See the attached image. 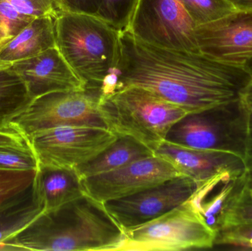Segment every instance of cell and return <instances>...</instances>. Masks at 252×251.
I'll use <instances>...</instances> for the list:
<instances>
[{
    "mask_svg": "<svg viewBox=\"0 0 252 251\" xmlns=\"http://www.w3.org/2000/svg\"><path fill=\"white\" fill-rule=\"evenodd\" d=\"M236 10L252 11V0H226Z\"/></svg>",
    "mask_w": 252,
    "mask_h": 251,
    "instance_id": "obj_32",
    "label": "cell"
},
{
    "mask_svg": "<svg viewBox=\"0 0 252 251\" xmlns=\"http://www.w3.org/2000/svg\"><path fill=\"white\" fill-rule=\"evenodd\" d=\"M247 185V171H224L199 184L190 200L209 226L218 234L228 209Z\"/></svg>",
    "mask_w": 252,
    "mask_h": 251,
    "instance_id": "obj_15",
    "label": "cell"
},
{
    "mask_svg": "<svg viewBox=\"0 0 252 251\" xmlns=\"http://www.w3.org/2000/svg\"><path fill=\"white\" fill-rule=\"evenodd\" d=\"M195 28L181 0H139L126 31L150 45L199 53Z\"/></svg>",
    "mask_w": 252,
    "mask_h": 251,
    "instance_id": "obj_9",
    "label": "cell"
},
{
    "mask_svg": "<svg viewBox=\"0 0 252 251\" xmlns=\"http://www.w3.org/2000/svg\"><path fill=\"white\" fill-rule=\"evenodd\" d=\"M154 153L198 184L224 171H247L243 158L226 152L188 148L164 141Z\"/></svg>",
    "mask_w": 252,
    "mask_h": 251,
    "instance_id": "obj_14",
    "label": "cell"
},
{
    "mask_svg": "<svg viewBox=\"0 0 252 251\" xmlns=\"http://www.w3.org/2000/svg\"><path fill=\"white\" fill-rule=\"evenodd\" d=\"M139 0H101L95 16L118 32L126 31Z\"/></svg>",
    "mask_w": 252,
    "mask_h": 251,
    "instance_id": "obj_23",
    "label": "cell"
},
{
    "mask_svg": "<svg viewBox=\"0 0 252 251\" xmlns=\"http://www.w3.org/2000/svg\"><path fill=\"white\" fill-rule=\"evenodd\" d=\"M13 63H1L0 62V70L1 69H7V68L10 67L12 66Z\"/></svg>",
    "mask_w": 252,
    "mask_h": 251,
    "instance_id": "obj_35",
    "label": "cell"
},
{
    "mask_svg": "<svg viewBox=\"0 0 252 251\" xmlns=\"http://www.w3.org/2000/svg\"><path fill=\"white\" fill-rule=\"evenodd\" d=\"M241 224H252V195L248 185L238 195L228 209L220 231Z\"/></svg>",
    "mask_w": 252,
    "mask_h": 251,
    "instance_id": "obj_25",
    "label": "cell"
},
{
    "mask_svg": "<svg viewBox=\"0 0 252 251\" xmlns=\"http://www.w3.org/2000/svg\"><path fill=\"white\" fill-rule=\"evenodd\" d=\"M248 187H252V115L250 113L249 122V141L247 156L245 158Z\"/></svg>",
    "mask_w": 252,
    "mask_h": 251,
    "instance_id": "obj_31",
    "label": "cell"
},
{
    "mask_svg": "<svg viewBox=\"0 0 252 251\" xmlns=\"http://www.w3.org/2000/svg\"><path fill=\"white\" fill-rule=\"evenodd\" d=\"M252 80L242 66L220 63L201 53L150 45L124 31L119 62L106 88L110 93L142 87L193 113L240 100Z\"/></svg>",
    "mask_w": 252,
    "mask_h": 251,
    "instance_id": "obj_1",
    "label": "cell"
},
{
    "mask_svg": "<svg viewBox=\"0 0 252 251\" xmlns=\"http://www.w3.org/2000/svg\"><path fill=\"white\" fill-rule=\"evenodd\" d=\"M44 212L32 187L25 194L0 207V251H14L6 244Z\"/></svg>",
    "mask_w": 252,
    "mask_h": 251,
    "instance_id": "obj_19",
    "label": "cell"
},
{
    "mask_svg": "<svg viewBox=\"0 0 252 251\" xmlns=\"http://www.w3.org/2000/svg\"><path fill=\"white\" fill-rule=\"evenodd\" d=\"M180 175L170 162L154 155L110 172L82 178L81 181L85 194L105 203L136 194Z\"/></svg>",
    "mask_w": 252,
    "mask_h": 251,
    "instance_id": "obj_11",
    "label": "cell"
},
{
    "mask_svg": "<svg viewBox=\"0 0 252 251\" xmlns=\"http://www.w3.org/2000/svg\"><path fill=\"white\" fill-rule=\"evenodd\" d=\"M244 69L252 75V57L250 60H249L246 63V64L244 65Z\"/></svg>",
    "mask_w": 252,
    "mask_h": 251,
    "instance_id": "obj_34",
    "label": "cell"
},
{
    "mask_svg": "<svg viewBox=\"0 0 252 251\" xmlns=\"http://www.w3.org/2000/svg\"><path fill=\"white\" fill-rule=\"evenodd\" d=\"M118 137L107 128L62 126L35 133L28 142L38 167L75 169L98 156Z\"/></svg>",
    "mask_w": 252,
    "mask_h": 251,
    "instance_id": "obj_8",
    "label": "cell"
},
{
    "mask_svg": "<svg viewBox=\"0 0 252 251\" xmlns=\"http://www.w3.org/2000/svg\"><path fill=\"white\" fill-rule=\"evenodd\" d=\"M37 170H0V207L28 192L32 187Z\"/></svg>",
    "mask_w": 252,
    "mask_h": 251,
    "instance_id": "obj_21",
    "label": "cell"
},
{
    "mask_svg": "<svg viewBox=\"0 0 252 251\" xmlns=\"http://www.w3.org/2000/svg\"><path fill=\"white\" fill-rule=\"evenodd\" d=\"M76 169L38 167L32 184L44 212H50L85 194Z\"/></svg>",
    "mask_w": 252,
    "mask_h": 251,
    "instance_id": "obj_16",
    "label": "cell"
},
{
    "mask_svg": "<svg viewBox=\"0 0 252 251\" xmlns=\"http://www.w3.org/2000/svg\"><path fill=\"white\" fill-rule=\"evenodd\" d=\"M103 88L58 91L32 100L12 125L27 139L35 133L62 126L106 128L99 111ZM108 129V128H107Z\"/></svg>",
    "mask_w": 252,
    "mask_h": 251,
    "instance_id": "obj_7",
    "label": "cell"
},
{
    "mask_svg": "<svg viewBox=\"0 0 252 251\" xmlns=\"http://www.w3.org/2000/svg\"><path fill=\"white\" fill-rule=\"evenodd\" d=\"M62 13L95 16L101 0H56Z\"/></svg>",
    "mask_w": 252,
    "mask_h": 251,
    "instance_id": "obj_29",
    "label": "cell"
},
{
    "mask_svg": "<svg viewBox=\"0 0 252 251\" xmlns=\"http://www.w3.org/2000/svg\"><path fill=\"white\" fill-rule=\"evenodd\" d=\"M195 27L220 19L235 8L226 0H181Z\"/></svg>",
    "mask_w": 252,
    "mask_h": 251,
    "instance_id": "obj_22",
    "label": "cell"
},
{
    "mask_svg": "<svg viewBox=\"0 0 252 251\" xmlns=\"http://www.w3.org/2000/svg\"><path fill=\"white\" fill-rule=\"evenodd\" d=\"M21 13L33 18L50 16L56 19L62 11L56 0H7Z\"/></svg>",
    "mask_w": 252,
    "mask_h": 251,
    "instance_id": "obj_28",
    "label": "cell"
},
{
    "mask_svg": "<svg viewBox=\"0 0 252 251\" xmlns=\"http://www.w3.org/2000/svg\"><path fill=\"white\" fill-rule=\"evenodd\" d=\"M56 47L55 19L35 18L14 38L0 47V62L13 63Z\"/></svg>",
    "mask_w": 252,
    "mask_h": 251,
    "instance_id": "obj_17",
    "label": "cell"
},
{
    "mask_svg": "<svg viewBox=\"0 0 252 251\" xmlns=\"http://www.w3.org/2000/svg\"><path fill=\"white\" fill-rule=\"evenodd\" d=\"M216 246L252 250V224H241L222 230L217 234Z\"/></svg>",
    "mask_w": 252,
    "mask_h": 251,
    "instance_id": "obj_27",
    "label": "cell"
},
{
    "mask_svg": "<svg viewBox=\"0 0 252 251\" xmlns=\"http://www.w3.org/2000/svg\"><path fill=\"white\" fill-rule=\"evenodd\" d=\"M11 68L23 80L32 100L50 93L87 88L57 47L31 58L14 62Z\"/></svg>",
    "mask_w": 252,
    "mask_h": 251,
    "instance_id": "obj_13",
    "label": "cell"
},
{
    "mask_svg": "<svg viewBox=\"0 0 252 251\" xmlns=\"http://www.w3.org/2000/svg\"><path fill=\"white\" fill-rule=\"evenodd\" d=\"M241 100L244 102L247 109H248L249 112L252 115V80L247 85L246 89L243 93Z\"/></svg>",
    "mask_w": 252,
    "mask_h": 251,
    "instance_id": "obj_33",
    "label": "cell"
},
{
    "mask_svg": "<svg viewBox=\"0 0 252 251\" xmlns=\"http://www.w3.org/2000/svg\"><path fill=\"white\" fill-rule=\"evenodd\" d=\"M32 100L23 80L11 66L1 69L0 131L16 129L12 125V122L26 110Z\"/></svg>",
    "mask_w": 252,
    "mask_h": 251,
    "instance_id": "obj_20",
    "label": "cell"
},
{
    "mask_svg": "<svg viewBox=\"0 0 252 251\" xmlns=\"http://www.w3.org/2000/svg\"><path fill=\"white\" fill-rule=\"evenodd\" d=\"M195 36L201 54L220 63L244 67L252 57V11L235 10L198 25Z\"/></svg>",
    "mask_w": 252,
    "mask_h": 251,
    "instance_id": "obj_12",
    "label": "cell"
},
{
    "mask_svg": "<svg viewBox=\"0 0 252 251\" xmlns=\"http://www.w3.org/2000/svg\"><path fill=\"white\" fill-rule=\"evenodd\" d=\"M38 169V162L31 149L0 146V170Z\"/></svg>",
    "mask_w": 252,
    "mask_h": 251,
    "instance_id": "obj_26",
    "label": "cell"
},
{
    "mask_svg": "<svg viewBox=\"0 0 252 251\" xmlns=\"http://www.w3.org/2000/svg\"><path fill=\"white\" fill-rule=\"evenodd\" d=\"M120 251H179L213 249L217 233L189 199L143 225L126 230Z\"/></svg>",
    "mask_w": 252,
    "mask_h": 251,
    "instance_id": "obj_6",
    "label": "cell"
},
{
    "mask_svg": "<svg viewBox=\"0 0 252 251\" xmlns=\"http://www.w3.org/2000/svg\"><path fill=\"white\" fill-rule=\"evenodd\" d=\"M99 111L106 128L118 137H130L153 151L169 130L188 113L146 88L127 86L103 93Z\"/></svg>",
    "mask_w": 252,
    "mask_h": 251,
    "instance_id": "obj_4",
    "label": "cell"
},
{
    "mask_svg": "<svg viewBox=\"0 0 252 251\" xmlns=\"http://www.w3.org/2000/svg\"><path fill=\"white\" fill-rule=\"evenodd\" d=\"M198 186L194 180L180 175L136 194L103 203L126 231L157 219L188 201Z\"/></svg>",
    "mask_w": 252,
    "mask_h": 251,
    "instance_id": "obj_10",
    "label": "cell"
},
{
    "mask_svg": "<svg viewBox=\"0 0 252 251\" xmlns=\"http://www.w3.org/2000/svg\"><path fill=\"white\" fill-rule=\"evenodd\" d=\"M125 241L104 203L84 194L43 212L6 244L15 251H120Z\"/></svg>",
    "mask_w": 252,
    "mask_h": 251,
    "instance_id": "obj_2",
    "label": "cell"
},
{
    "mask_svg": "<svg viewBox=\"0 0 252 251\" xmlns=\"http://www.w3.org/2000/svg\"><path fill=\"white\" fill-rule=\"evenodd\" d=\"M250 116L241 98L189 113L170 128L164 141L188 148L226 152L245 160Z\"/></svg>",
    "mask_w": 252,
    "mask_h": 251,
    "instance_id": "obj_5",
    "label": "cell"
},
{
    "mask_svg": "<svg viewBox=\"0 0 252 251\" xmlns=\"http://www.w3.org/2000/svg\"><path fill=\"white\" fill-rule=\"evenodd\" d=\"M249 189H250V192H251V193H252V187H249Z\"/></svg>",
    "mask_w": 252,
    "mask_h": 251,
    "instance_id": "obj_36",
    "label": "cell"
},
{
    "mask_svg": "<svg viewBox=\"0 0 252 251\" xmlns=\"http://www.w3.org/2000/svg\"><path fill=\"white\" fill-rule=\"evenodd\" d=\"M155 153L145 144L130 137L118 139L93 160L75 169L81 178L105 173L122 167L131 162L151 157Z\"/></svg>",
    "mask_w": 252,
    "mask_h": 251,
    "instance_id": "obj_18",
    "label": "cell"
},
{
    "mask_svg": "<svg viewBox=\"0 0 252 251\" xmlns=\"http://www.w3.org/2000/svg\"><path fill=\"white\" fill-rule=\"evenodd\" d=\"M34 19L21 13L7 0H0V47L14 38Z\"/></svg>",
    "mask_w": 252,
    "mask_h": 251,
    "instance_id": "obj_24",
    "label": "cell"
},
{
    "mask_svg": "<svg viewBox=\"0 0 252 251\" xmlns=\"http://www.w3.org/2000/svg\"><path fill=\"white\" fill-rule=\"evenodd\" d=\"M0 146L31 149L28 139L16 129L0 131Z\"/></svg>",
    "mask_w": 252,
    "mask_h": 251,
    "instance_id": "obj_30",
    "label": "cell"
},
{
    "mask_svg": "<svg viewBox=\"0 0 252 251\" xmlns=\"http://www.w3.org/2000/svg\"><path fill=\"white\" fill-rule=\"evenodd\" d=\"M56 47L88 88H103L121 57V32L97 16L62 13L55 19Z\"/></svg>",
    "mask_w": 252,
    "mask_h": 251,
    "instance_id": "obj_3",
    "label": "cell"
}]
</instances>
